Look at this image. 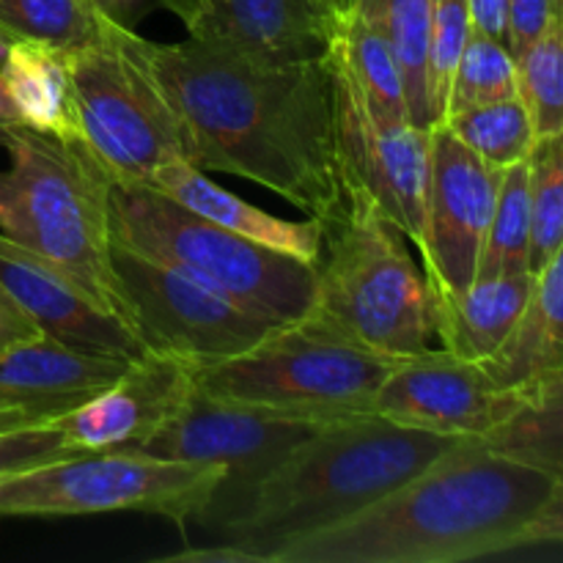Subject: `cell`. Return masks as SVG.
<instances>
[{
  "instance_id": "60d3db41",
  "label": "cell",
  "mask_w": 563,
  "mask_h": 563,
  "mask_svg": "<svg viewBox=\"0 0 563 563\" xmlns=\"http://www.w3.org/2000/svg\"><path fill=\"white\" fill-rule=\"evenodd\" d=\"M9 47H11V38H5L3 33H0V75H3V64L5 58H9Z\"/></svg>"
},
{
  "instance_id": "e0dca14e",
  "label": "cell",
  "mask_w": 563,
  "mask_h": 563,
  "mask_svg": "<svg viewBox=\"0 0 563 563\" xmlns=\"http://www.w3.org/2000/svg\"><path fill=\"white\" fill-rule=\"evenodd\" d=\"M335 16L319 0H201L190 36L262 58H319Z\"/></svg>"
},
{
  "instance_id": "7402d4cb",
  "label": "cell",
  "mask_w": 563,
  "mask_h": 563,
  "mask_svg": "<svg viewBox=\"0 0 563 563\" xmlns=\"http://www.w3.org/2000/svg\"><path fill=\"white\" fill-rule=\"evenodd\" d=\"M3 80L22 126L66 143L82 141L69 80V58L64 49L25 38L11 42Z\"/></svg>"
},
{
  "instance_id": "7c38bea8",
  "label": "cell",
  "mask_w": 563,
  "mask_h": 563,
  "mask_svg": "<svg viewBox=\"0 0 563 563\" xmlns=\"http://www.w3.org/2000/svg\"><path fill=\"white\" fill-rule=\"evenodd\" d=\"M322 423L289 421L251 407L192 394V399L143 443L124 451L179 462L223 465L225 478L192 520L212 528L264 473L273 471L300 440Z\"/></svg>"
},
{
  "instance_id": "52a82bcc",
  "label": "cell",
  "mask_w": 563,
  "mask_h": 563,
  "mask_svg": "<svg viewBox=\"0 0 563 563\" xmlns=\"http://www.w3.org/2000/svg\"><path fill=\"white\" fill-rule=\"evenodd\" d=\"M399 357L363 350L306 313L218 363L192 366L198 394L275 418L330 423L368 416Z\"/></svg>"
},
{
  "instance_id": "5b68a950",
  "label": "cell",
  "mask_w": 563,
  "mask_h": 563,
  "mask_svg": "<svg viewBox=\"0 0 563 563\" xmlns=\"http://www.w3.org/2000/svg\"><path fill=\"white\" fill-rule=\"evenodd\" d=\"M311 317L363 350L410 357L434 339V300L407 236L366 198H346V212L324 225Z\"/></svg>"
},
{
  "instance_id": "8fae6325",
  "label": "cell",
  "mask_w": 563,
  "mask_h": 563,
  "mask_svg": "<svg viewBox=\"0 0 563 563\" xmlns=\"http://www.w3.org/2000/svg\"><path fill=\"white\" fill-rule=\"evenodd\" d=\"M328 64L333 77L335 146L346 198H366L421 253L429 130L410 121L379 124L355 77L330 44Z\"/></svg>"
},
{
  "instance_id": "ba28073f",
  "label": "cell",
  "mask_w": 563,
  "mask_h": 563,
  "mask_svg": "<svg viewBox=\"0 0 563 563\" xmlns=\"http://www.w3.org/2000/svg\"><path fill=\"white\" fill-rule=\"evenodd\" d=\"M148 38L102 11L91 42L66 53L86 146L113 181L148 185L168 159H185L181 126L148 64Z\"/></svg>"
},
{
  "instance_id": "ac0fdd59",
  "label": "cell",
  "mask_w": 563,
  "mask_h": 563,
  "mask_svg": "<svg viewBox=\"0 0 563 563\" xmlns=\"http://www.w3.org/2000/svg\"><path fill=\"white\" fill-rule=\"evenodd\" d=\"M130 361L36 335L0 352V405H31L64 416L115 383Z\"/></svg>"
},
{
  "instance_id": "484cf974",
  "label": "cell",
  "mask_w": 563,
  "mask_h": 563,
  "mask_svg": "<svg viewBox=\"0 0 563 563\" xmlns=\"http://www.w3.org/2000/svg\"><path fill=\"white\" fill-rule=\"evenodd\" d=\"M443 124L473 154H478L484 163L498 170L528 159L537 146L531 115L517 93L509 99H498V102L456 110V113L445 115Z\"/></svg>"
},
{
  "instance_id": "8d00e7d4",
  "label": "cell",
  "mask_w": 563,
  "mask_h": 563,
  "mask_svg": "<svg viewBox=\"0 0 563 563\" xmlns=\"http://www.w3.org/2000/svg\"><path fill=\"white\" fill-rule=\"evenodd\" d=\"M471 9L473 27L484 31L487 36L500 38L506 36V0H467Z\"/></svg>"
},
{
  "instance_id": "83f0119b",
  "label": "cell",
  "mask_w": 563,
  "mask_h": 563,
  "mask_svg": "<svg viewBox=\"0 0 563 563\" xmlns=\"http://www.w3.org/2000/svg\"><path fill=\"white\" fill-rule=\"evenodd\" d=\"M517 64V97L531 115L539 137L563 135V14L553 16L542 36Z\"/></svg>"
},
{
  "instance_id": "7a4b0ae2",
  "label": "cell",
  "mask_w": 563,
  "mask_h": 563,
  "mask_svg": "<svg viewBox=\"0 0 563 563\" xmlns=\"http://www.w3.org/2000/svg\"><path fill=\"white\" fill-rule=\"evenodd\" d=\"M563 539V476L460 440L388 495L269 563H460Z\"/></svg>"
},
{
  "instance_id": "ab89813d",
  "label": "cell",
  "mask_w": 563,
  "mask_h": 563,
  "mask_svg": "<svg viewBox=\"0 0 563 563\" xmlns=\"http://www.w3.org/2000/svg\"><path fill=\"white\" fill-rule=\"evenodd\" d=\"M0 126H22L20 115H16L14 102L9 97V88H5L3 75H0Z\"/></svg>"
},
{
  "instance_id": "1f68e13d",
  "label": "cell",
  "mask_w": 563,
  "mask_h": 563,
  "mask_svg": "<svg viewBox=\"0 0 563 563\" xmlns=\"http://www.w3.org/2000/svg\"><path fill=\"white\" fill-rule=\"evenodd\" d=\"M471 9L467 0H432V20H429V47H427V88L432 126L440 124L449 102L451 77L456 60L471 33Z\"/></svg>"
},
{
  "instance_id": "2e32d148",
  "label": "cell",
  "mask_w": 563,
  "mask_h": 563,
  "mask_svg": "<svg viewBox=\"0 0 563 563\" xmlns=\"http://www.w3.org/2000/svg\"><path fill=\"white\" fill-rule=\"evenodd\" d=\"M0 284L11 291L44 335L82 352L137 357V335L115 313L104 311L86 289L49 267L44 258L0 234Z\"/></svg>"
},
{
  "instance_id": "3957f363",
  "label": "cell",
  "mask_w": 563,
  "mask_h": 563,
  "mask_svg": "<svg viewBox=\"0 0 563 563\" xmlns=\"http://www.w3.org/2000/svg\"><path fill=\"white\" fill-rule=\"evenodd\" d=\"M460 440L374 412L322 423L212 528L220 544L242 550L251 563H269L297 539L366 509Z\"/></svg>"
},
{
  "instance_id": "6da1fadb",
  "label": "cell",
  "mask_w": 563,
  "mask_h": 563,
  "mask_svg": "<svg viewBox=\"0 0 563 563\" xmlns=\"http://www.w3.org/2000/svg\"><path fill=\"white\" fill-rule=\"evenodd\" d=\"M146 53L187 163L256 181L322 225L346 212L328 53L278 60L196 36Z\"/></svg>"
},
{
  "instance_id": "74e56055",
  "label": "cell",
  "mask_w": 563,
  "mask_h": 563,
  "mask_svg": "<svg viewBox=\"0 0 563 563\" xmlns=\"http://www.w3.org/2000/svg\"><path fill=\"white\" fill-rule=\"evenodd\" d=\"M163 561H190V563H251L242 550L231 548V544H214V548L201 550H181V553L165 555Z\"/></svg>"
},
{
  "instance_id": "30bf717a",
  "label": "cell",
  "mask_w": 563,
  "mask_h": 563,
  "mask_svg": "<svg viewBox=\"0 0 563 563\" xmlns=\"http://www.w3.org/2000/svg\"><path fill=\"white\" fill-rule=\"evenodd\" d=\"M110 256L121 317L146 352L203 366L247 350L275 328L201 280L143 253L113 242Z\"/></svg>"
},
{
  "instance_id": "f546056e",
  "label": "cell",
  "mask_w": 563,
  "mask_h": 563,
  "mask_svg": "<svg viewBox=\"0 0 563 563\" xmlns=\"http://www.w3.org/2000/svg\"><path fill=\"white\" fill-rule=\"evenodd\" d=\"M531 170V273L563 251V135L539 137Z\"/></svg>"
},
{
  "instance_id": "4dcf8cb0",
  "label": "cell",
  "mask_w": 563,
  "mask_h": 563,
  "mask_svg": "<svg viewBox=\"0 0 563 563\" xmlns=\"http://www.w3.org/2000/svg\"><path fill=\"white\" fill-rule=\"evenodd\" d=\"M561 394H550L528 399L509 421L500 423L495 432L482 440L484 445L511 460L528 462V465L544 467V471L561 473Z\"/></svg>"
},
{
  "instance_id": "836d02e7",
  "label": "cell",
  "mask_w": 563,
  "mask_h": 563,
  "mask_svg": "<svg viewBox=\"0 0 563 563\" xmlns=\"http://www.w3.org/2000/svg\"><path fill=\"white\" fill-rule=\"evenodd\" d=\"M563 14L559 0H506V47L509 53L522 55L550 25L553 16Z\"/></svg>"
},
{
  "instance_id": "f1b7e54d",
  "label": "cell",
  "mask_w": 563,
  "mask_h": 563,
  "mask_svg": "<svg viewBox=\"0 0 563 563\" xmlns=\"http://www.w3.org/2000/svg\"><path fill=\"white\" fill-rule=\"evenodd\" d=\"M517 93V64L506 42L471 25L467 42L451 77L445 115L473 104L498 102ZM443 115V119H445ZM443 124V121H440Z\"/></svg>"
},
{
  "instance_id": "ffe728a7",
  "label": "cell",
  "mask_w": 563,
  "mask_h": 563,
  "mask_svg": "<svg viewBox=\"0 0 563 563\" xmlns=\"http://www.w3.org/2000/svg\"><path fill=\"white\" fill-rule=\"evenodd\" d=\"M482 366L495 383L520 394L563 388V251L533 275L515 328Z\"/></svg>"
},
{
  "instance_id": "9c48e42d",
  "label": "cell",
  "mask_w": 563,
  "mask_h": 563,
  "mask_svg": "<svg viewBox=\"0 0 563 563\" xmlns=\"http://www.w3.org/2000/svg\"><path fill=\"white\" fill-rule=\"evenodd\" d=\"M225 467L209 462L159 460L137 451H82L0 478V517H71L143 511L190 522Z\"/></svg>"
},
{
  "instance_id": "b9f144b4",
  "label": "cell",
  "mask_w": 563,
  "mask_h": 563,
  "mask_svg": "<svg viewBox=\"0 0 563 563\" xmlns=\"http://www.w3.org/2000/svg\"><path fill=\"white\" fill-rule=\"evenodd\" d=\"M319 3H322L324 5V9H328L330 11V14H339V9H341V5H344L346 3V0H319Z\"/></svg>"
},
{
  "instance_id": "8992f818",
  "label": "cell",
  "mask_w": 563,
  "mask_h": 563,
  "mask_svg": "<svg viewBox=\"0 0 563 563\" xmlns=\"http://www.w3.org/2000/svg\"><path fill=\"white\" fill-rule=\"evenodd\" d=\"M110 240L163 262L273 324L311 311L317 267L209 223L148 185L113 181Z\"/></svg>"
},
{
  "instance_id": "ee69618b",
  "label": "cell",
  "mask_w": 563,
  "mask_h": 563,
  "mask_svg": "<svg viewBox=\"0 0 563 563\" xmlns=\"http://www.w3.org/2000/svg\"><path fill=\"white\" fill-rule=\"evenodd\" d=\"M559 3H561V5H563V0H559Z\"/></svg>"
},
{
  "instance_id": "4fadbf2b",
  "label": "cell",
  "mask_w": 563,
  "mask_h": 563,
  "mask_svg": "<svg viewBox=\"0 0 563 563\" xmlns=\"http://www.w3.org/2000/svg\"><path fill=\"white\" fill-rule=\"evenodd\" d=\"M528 399L533 396L495 383L482 363L429 346L394 363L374 396L372 412L443 438L484 440Z\"/></svg>"
},
{
  "instance_id": "9a60e30c",
  "label": "cell",
  "mask_w": 563,
  "mask_h": 563,
  "mask_svg": "<svg viewBox=\"0 0 563 563\" xmlns=\"http://www.w3.org/2000/svg\"><path fill=\"white\" fill-rule=\"evenodd\" d=\"M192 394L190 363L143 352L132 357L115 383L55 418V423L75 454L132 449L163 429Z\"/></svg>"
},
{
  "instance_id": "277c9868",
  "label": "cell",
  "mask_w": 563,
  "mask_h": 563,
  "mask_svg": "<svg viewBox=\"0 0 563 563\" xmlns=\"http://www.w3.org/2000/svg\"><path fill=\"white\" fill-rule=\"evenodd\" d=\"M3 146L11 163L0 170V234L60 269L124 322L110 256L113 176L82 141L66 143L31 126H5Z\"/></svg>"
},
{
  "instance_id": "603a6c76",
  "label": "cell",
  "mask_w": 563,
  "mask_h": 563,
  "mask_svg": "<svg viewBox=\"0 0 563 563\" xmlns=\"http://www.w3.org/2000/svg\"><path fill=\"white\" fill-rule=\"evenodd\" d=\"M330 47L341 55L350 75L355 77L368 110H372V115L379 124L410 121L394 53H390L385 38L379 36L377 27L363 16L357 5L346 3L344 9H339L333 20Z\"/></svg>"
},
{
  "instance_id": "44dd1931",
  "label": "cell",
  "mask_w": 563,
  "mask_h": 563,
  "mask_svg": "<svg viewBox=\"0 0 563 563\" xmlns=\"http://www.w3.org/2000/svg\"><path fill=\"white\" fill-rule=\"evenodd\" d=\"M533 275H498L473 278L462 291H432L434 300V339L443 350L465 361H487L531 297Z\"/></svg>"
},
{
  "instance_id": "cb8c5ba5",
  "label": "cell",
  "mask_w": 563,
  "mask_h": 563,
  "mask_svg": "<svg viewBox=\"0 0 563 563\" xmlns=\"http://www.w3.org/2000/svg\"><path fill=\"white\" fill-rule=\"evenodd\" d=\"M346 3L357 5L385 38L399 66L410 124L429 130L432 113H429L427 88V47L432 0H346Z\"/></svg>"
},
{
  "instance_id": "d6986e66",
  "label": "cell",
  "mask_w": 563,
  "mask_h": 563,
  "mask_svg": "<svg viewBox=\"0 0 563 563\" xmlns=\"http://www.w3.org/2000/svg\"><path fill=\"white\" fill-rule=\"evenodd\" d=\"M148 187L174 198L176 203L187 207L190 212L201 214L209 223L234 231V234L258 242L269 251L286 253V256L300 258V262L313 264V267L322 258L324 225L319 220H284L278 214L264 212V209L242 201L231 190L214 185L207 170L196 168L187 159H168L152 176Z\"/></svg>"
},
{
  "instance_id": "7bdbcfd3",
  "label": "cell",
  "mask_w": 563,
  "mask_h": 563,
  "mask_svg": "<svg viewBox=\"0 0 563 563\" xmlns=\"http://www.w3.org/2000/svg\"><path fill=\"white\" fill-rule=\"evenodd\" d=\"M3 130L5 126H0V146H3Z\"/></svg>"
},
{
  "instance_id": "d6a6232c",
  "label": "cell",
  "mask_w": 563,
  "mask_h": 563,
  "mask_svg": "<svg viewBox=\"0 0 563 563\" xmlns=\"http://www.w3.org/2000/svg\"><path fill=\"white\" fill-rule=\"evenodd\" d=\"M71 454L75 451L64 443V434H60L55 418L53 421L3 429L0 432V478L11 476V473H22L27 467L64 460V456Z\"/></svg>"
},
{
  "instance_id": "f35d334b",
  "label": "cell",
  "mask_w": 563,
  "mask_h": 563,
  "mask_svg": "<svg viewBox=\"0 0 563 563\" xmlns=\"http://www.w3.org/2000/svg\"><path fill=\"white\" fill-rule=\"evenodd\" d=\"M49 410H42V407H31V405H0V432L3 429H14V427H25V423H38V421H53Z\"/></svg>"
},
{
  "instance_id": "e575fe53",
  "label": "cell",
  "mask_w": 563,
  "mask_h": 563,
  "mask_svg": "<svg viewBox=\"0 0 563 563\" xmlns=\"http://www.w3.org/2000/svg\"><path fill=\"white\" fill-rule=\"evenodd\" d=\"M44 335L38 324L25 313V308L11 297V291L0 284V352L11 350L16 344Z\"/></svg>"
},
{
  "instance_id": "5bb4252c",
  "label": "cell",
  "mask_w": 563,
  "mask_h": 563,
  "mask_svg": "<svg viewBox=\"0 0 563 563\" xmlns=\"http://www.w3.org/2000/svg\"><path fill=\"white\" fill-rule=\"evenodd\" d=\"M498 185L500 170L473 154L449 126H429L421 258L432 291H462L473 284Z\"/></svg>"
},
{
  "instance_id": "d4e9b609",
  "label": "cell",
  "mask_w": 563,
  "mask_h": 563,
  "mask_svg": "<svg viewBox=\"0 0 563 563\" xmlns=\"http://www.w3.org/2000/svg\"><path fill=\"white\" fill-rule=\"evenodd\" d=\"M528 258H531V170L528 159H522L500 170L498 198L478 253L476 278L531 273Z\"/></svg>"
},
{
  "instance_id": "4316f807",
  "label": "cell",
  "mask_w": 563,
  "mask_h": 563,
  "mask_svg": "<svg viewBox=\"0 0 563 563\" xmlns=\"http://www.w3.org/2000/svg\"><path fill=\"white\" fill-rule=\"evenodd\" d=\"M102 11L97 0H0V33L71 53L91 42Z\"/></svg>"
},
{
  "instance_id": "d590c367",
  "label": "cell",
  "mask_w": 563,
  "mask_h": 563,
  "mask_svg": "<svg viewBox=\"0 0 563 563\" xmlns=\"http://www.w3.org/2000/svg\"><path fill=\"white\" fill-rule=\"evenodd\" d=\"M97 3L102 5V9L108 11L110 16H115L119 22H124V25H132L137 5L146 3V0H97ZM152 3L163 5V9L170 11V14L179 16L181 25H185L187 31L196 25L198 14H201V0H152Z\"/></svg>"
}]
</instances>
